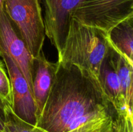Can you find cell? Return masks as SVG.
<instances>
[{
  "label": "cell",
  "mask_w": 133,
  "mask_h": 132,
  "mask_svg": "<svg viewBox=\"0 0 133 132\" xmlns=\"http://www.w3.org/2000/svg\"><path fill=\"white\" fill-rule=\"evenodd\" d=\"M4 10L34 58L42 51L45 30L39 0H5Z\"/></svg>",
  "instance_id": "3"
},
{
  "label": "cell",
  "mask_w": 133,
  "mask_h": 132,
  "mask_svg": "<svg viewBox=\"0 0 133 132\" xmlns=\"http://www.w3.org/2000/svg\"><path fill=\"white\" fill-rule=\"evenodd\" d=\"M132 16L133 0H84L73 12L71 18L108 32Z\"/></svg>",
  "instance_id": "4"
},
{
  "label": "cell",
  "mask_w": 133,
  "mask_h": 132,
  "mask_svg": "<svg viewBox=\"0 0 133 132\" xmlns=\"http://www.w3.org/2000/svg\"><path fill=\"white\" fill-rule=\"evenodd\" d=\"M107 35L110 45L133 65V16L113 27Z\"/></svg>",
  "instance_id": "10"
},
{
  "label": "cell",
  "mask_w": 133,
  "mask_h": 132,
  "mask_svg": "<svg viewBox=\"0 0 133 132\" xmlns=\"http://www.w3.org/2000/svg\"><path fill=\"white\" fill-rule=\"evenodd\" d=\"M0 56L8 71L12 90L11 107L14 113L24 121L36 126V106L27 80L7 53L0 49Z\"/></svg>",
  "instance_id": "6"
},
{
  "label": "cell",
  "mask_w": 133,
  "mask_h": 132,
  "mask_svg": "<svg viewBox=\"0 0 133 132\" xmlns=\"http://www.w3.org/2000/svg\"><path fill=\"white\" fill-rule=\"evenodd\" d=\"M116 132H133V121L122 119L117 124Z\"/></svg>",
  "instance_id": "14"
},
{
  "label": "cell",
  "mask_w": 133,
  "mask_h": 132,
  "mask_svg": "<svg viewBox=\"0 0 133 132\" xmlns=\"http://www.w3.org/2000/svg\"><path fill=\"white\" fill-rule=\"evenodd\" d=\"M57 63L54 82L36 126L48 132H105L125 118L97 78L74 65Z\"/></svg>",
  "instance_id": "1"
},
{
  "label": "cell",
  "mask_w": 133,
  "mask_h": 132,
  "mask_svg": "<svg viewBox=\"0 0 133 132\" xmlns=\"http://www.w3.org/2000/svg\"><path fill=\"white\" fill-rule=\"evenodd\" d=\"M84 0H42L45 9V36L57 50H62L71 20V15Z\"/></svg>",
  "instance_id": "5"
},
{
  "label": "cell",
  "mask_w": 133,
  "mask_h": 132,
  "mask_svg": "<svg viewBox=\"0 0 133 132\" xmlns=\"http://www.w3.org/2000/svg\"><path fill=\"white\" fill-rule=\"evenodd\" d=\"M0 49L13 60L27 80L32 94L34 58L5 10L0 16Z\"/></svg>",
  "instance_id": "7"
},
{
  "label": "cell",
  "mask_w": 133,
  "mask_h": 132,
  "mask_svg": "<svg viewBox=\"0 0 133 132\" xmlns=\"http://www.w3.org/2000/svg\"><path fill=\"white\" fill-rule=\"evenodd\" d=\"M110 47L107 32L71 18L57 62L77 66L97 78Z\"/></svg>",
  "instance_id": "2"
},
{
  "label": "cell",
  "mask_w": 133,
  "mask_h": 132,
  "mask_svg": "<svg viewBox=\"0 0 133 132\" xmlns=\"http://www.w3.org/2000/svg\"><path fill=\"white\" fill-rule=\"evenodd\" d=\"M0 132H48L18 117L9 103L6 106L5 122Z\"/></svg>",
  "instance_id": "12"
},
{
  "label": "cell",
  "mask_w": 133,
  "mask_h": 132,
  "mask_svg": "<svg viewBox=\"0 0 133 132\" xmlns=\"http://www.w3.org/2000/svg\"><path fill=\"white\" fill-rule=\"evenodd\" d=\"M4 1L5 0H0V16L4 11Z\"/></svg>",
  "instance_id": "16"
},
{
  "label": "cell",
  "mask_w": 133,
  "mask_h": 132,
  "mask_svg": "<svg viewBox=\"0 0 133 132\" xmlns=\"http://www.w3.org/2000/svg\"><path fill=\"white\" fill-rule=\"evenodd\" d=\"M109 56L112 64L118 75L122 93L125 100L129 113L133 115V65L111 45L109 50Z\"/></svg>",
  "instance_id": "11"
},
{
  "label": "cell",
  "mask_w": 133,
  "mask_h": 132,
  "mask_svg": "<svg viewBox=\"0 0 133 132\" xmlns=\"http://www.w3.org/2000/svg\"><path fill=\"white\" fill-rule=\"evenodd\" d=\"M118 123H117V124H116V125L114 126L113 128H112L111 129H109V130L107 131H105V132H116V126H117V124H118Z\"/></svg>",
  "instance_id": "17"
},
{
  "label": "cell",
  "mask_w": 133,
  "mask_h": 132,
  "mask_svg": "<svg viewBox=\"0 0 133 132\" xmlns=\"http://www.w3.org/2000/svg\"><path fill=\"white\" fill-rule=\"evenodd\" d=\"M97 80L104 93L112 101L119 115L133 120V115L129 113L120 82L109 58V53L101 63Z\"/></svg>",
  "instance_id": "9"
},
{
  "label": "cell",
  "mask_w": 133,
  "mask_h": 132,
  "mask_svg": "<svg viewBox=\"0 0 133 132\" xmlns=\"http://www.w3.org/2000/svg\"><path fill=\"white\" fill-rule=\"evenodd\" d=\"M57 68V63L49 62L43 50L34 58L32 96L36 106L37 120L42 113L54 82Z\"/></svg>",
  "instance_id": "8"
},
{
  "label": "cell",
  "mask_w": 133,
  "mask_h": 132,
  "mask_svg": "<svg viewBox=\"0 0 133 132\" xmlns=\"http://www.w3.org/2000/svg\"><path fill=\"white\" fill-rule=\"evenodd\" d=\"M8 102L0 97V131L3 129L5 122L6 106Z\"/></svg>",
  "instance_id": "15"
},
{
  "label": "cell",
  "mask_w": 133,
  "mask_h": 132,
  "mask_svg": "<svg viewBox=\"0 0 133 132\" xmlns=\"http://www.w3.org/2000/svg\"><path fill=\"white\" fill-rule=\"evenodd\" d=\"M5 67L3 62L0 60V97L11 106L12 103L11 86Z\"/></svg>",
  "instance_id": "13"
}]
</instances>
